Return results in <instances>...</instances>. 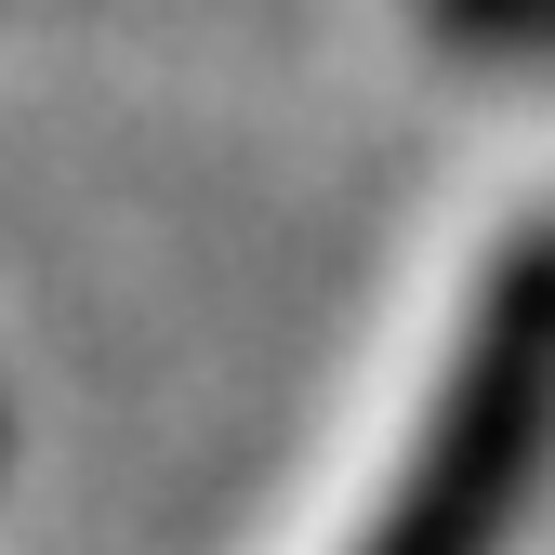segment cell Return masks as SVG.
<instances>
[{"instance_id": "obj_1", "label": "cell", "mask_w": 555, "mask_h": 555, "mask_svg": "<svg viewBox=\"0 0 555 555\" xmlns=\"http://www.w3.org/2000/svg\"><path fill=\"white\" fill-rule=\"evenodd\" d=\"M555 463V225H529L463 318V358L410 437L358 555H503Z\"/></svg>"}, {"instance_id": "obj_2", "label": "cell", "mask_w": 555, "mask_h": 555, "mask_svg": "<svg viewBox=\"0 0 555 555\" xmlns=\"http://www.w3.org/2000/svg\"><path fill=\"white\" fill-rule=\"evenodd\" d=\"M424 40L476 66H555V0H424Z\"/></svg>"}]
</instances>
